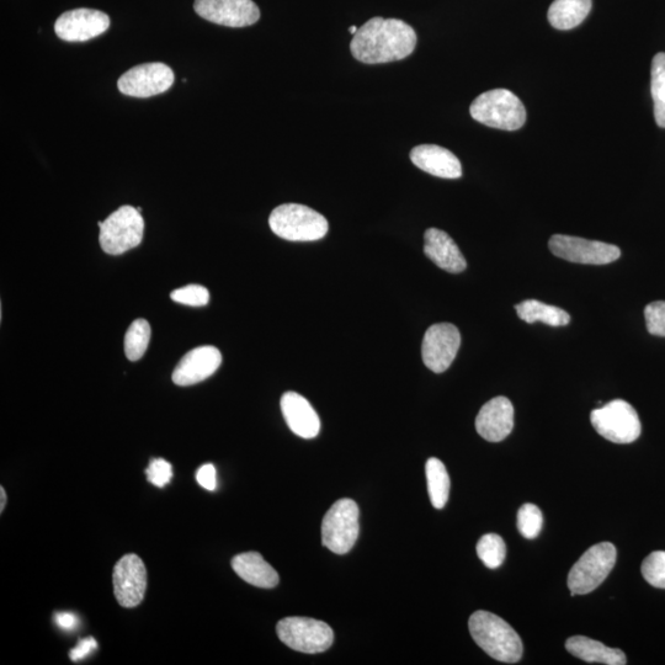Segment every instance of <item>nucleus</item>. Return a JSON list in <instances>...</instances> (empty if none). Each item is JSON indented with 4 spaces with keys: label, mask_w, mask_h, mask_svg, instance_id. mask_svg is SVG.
Listing matches in <instances>:
<instances>
[{
    "label": "nucleus",
    "mask_w": 665,
    "mask_h": 665,
    "mask_svg": "<svg viewBox=\"0 0 665 665\" xmlns=\"http://www.w3.org/2000/svg\"><path fill=\"white\" fill-rule=\"evenodd\" d=\"M651 92L654 117L659 127L665 129V53H657L652 61Z\"/></svg>",
    "instance_id": "obj_26"
},
{
    "label": "nucleus",
    "mask_w": 665,
    "mask_h": 665,
    "mask_svg": "<svg viewBox=\"0 0 665 665\" xmlns=\"http://www.w3.org/2000/svg\"><path fill=\"white\" fill-rule=\"evenodd\" d=\"M55 622L60 629L65 631H72L76 629L78 624L77 616L71 613H57L55 615Z\"/></svg>",
    "instance_id": "obj_36"
},
{
    "label": "nucleus",
    "mask_w": 665,
    "mask_h": 665,
    "mask_svg": "<svg viewBox=\"0 0 665 665\" xmlns=\"http://www.w3.org/2000/svg\"><path fill=\"white\" fill-rule=\"evenodd\" d=\"M514 407L507 397H496L484 404L476 418L477 433L484 440L499 443L512 433Z\"/></svg>",
    "instance_id": "obj_17"
},
{
    "label": "nucleus",
    "mask_w": 665,
    "mask_h": 665,
    "mask_svg": "<svg viewBox=\"0 0 665 665\" xmlns=\"http://www.w3.org/2000/svg\"><path fill=\"white\" fill-rule=\"evenodd\" d=\"M98 648L97 641L93 637L85 638L79 642V645L76 648H73L69 657H71L72 662H79L82 659L87 658L90 653L94 652Z\"/></svg>",
    "instance_id": "obj_35"
},
{
    "label": "nucleus",
    "mask_w": 665,
    "mask_h": 665,
    "mask_svg": "<svg viewBox=\"0 0 665 665\" xmlns=\"http://www.w3.org/2000/svg\"><path fill=\"white\" fill-rule=\"evenodd\" d=\"M151 340V326L146 319L132 322L125 337V353L127 359L137 361L145 355Z\"/></svg>",
    "instance_id": "obj_27"
},
{
    "label": "nucleus",
    "mask_w": 665,
    "mask_h": 665,
    "mask_svg": "<svg viewBox=\"0 0 665 665\" xmlns=\"http://www.w3.org/2000/svg\"><path fill=\"white\" fill-rule=\"evenodd\" d=\"M566 649L574 657L587 663L625 665L627 658L621 649L610 648L599 641L584 636L568 638Z\"/></svg>",
    "instance_id": "obj_22"
},
{
    "label": "nucleus",
    "mask_w": 665,
    "mask_h": 665,
    "mask_svg": "<svg viewBox=\"0 0 665 665\" xmlns=\"http://www.w3.org/2000/svg\"><path fill=\"white\" fill-rule=\"evenodd\" d=\"M616 557V547L610 542H600L590 547L568 574V588L572 597L594 592L613 571Z\"/></svg>",
    "instance_id": "obj_6"
},
{
    "label": "nucleus",
    "mask_w": 665,
    "mask_h": 665,
    "mask_svg": "<svg viewBox=\"0 0 665 665\" xmlns=\"http://www.w3.org/2000/svg\"><path fill=\"white\" fill-rule=\"evenodd\" d=\"M461 347V334L454 324L436 323L424 335L422 356L435 374L449 369Z\"/></svg>",
    "instance_id": "obj_12"
},
{
    "label": "nucleus",
    "mask_w": 665,
    "mask_h": 665,
    "mask_svg": "<svg viewBox=\"0 0 665 665\" xmlns=\"http://www.w3.org/2000/svg\"><path fill=\"white\" fill-rule=\"evenodd\" d=\"M544 525V516L535 504H524L518 513V529L520 534L528 540H534L540 535Z\"/></svg>",
    "instance_id": "obj_29"
},
{
    "label": "nucleus",
    "mask_w": 665,
    "mask_h": 665,
    "mask_svg": "<svg viewBox=\"0 0 665 665\" xmlns=\"http://www.w3.org/2000/svg\"><path fill=\"white\" fill-rule=\"evenodd\" d=\"M360 510L351 499H340L332 505L322 521V544L337 555L353 549L360 532Z\"/></svg>",
    "instance_id": "obj_7"
},
{
    "label": "nucleus",
    "mask_w": 665,
    "mask_h": 665,
    "mask_svg": "<svg viewBox=\"0 0 665 665\" xmlns=\"http://www.w3.org/2000/svg\"><path fill=\"white\" fill-rule=\"evenodd\" d=\"M428 491L435 509H443L450 496V477L446 467L439 459H429L425 465Z\"/></svg>",
    "instance_id": "obj_25"
},
{
    "label": "nucleus",
    "mask_w": 665,
    "mask_h": 665,
    "mask_svg": "<svg viewBox=\"0 0 665 665\" xmlns=\"http://www.w3.org/2000/svg\"><path fill=\"white\" fill-rule=\"evenodd\" d=\"M550 250L557 258L567 262L605 265L621 257V250L614 244L589 241V239L555 234L549 242Z\"/></svg>",
    "instance_id": "obj_10"
},
{
    "label": "nucleus",
    "mask_w": 665,
    "mask_h": 665,
    "mask_svg": "<svg viewBox=\"0 0 665 665\" xmlns=\"http://www.w3.org/2000/svg\"><path fill=\"white\" fill-rule=\"evenodd\" d=\"M598 434L615 444H631L640 438L642 427L636 409L629 402L615 399L590 413Z\"/></svg>",
    "instance_id": "obj_8"
},
{
    "label": "nucleus",
    "mask_w": 665,
    "mask_h": 665,
    "mask_svg": "<svg viewBox=\"0 0 665 665\" xmlns=\"http://www.w3.org/2000/svg\"><path fill=\"white\" fill-rule=\"evenodd\" d=\"M470 114L480 124L504 131L519 130L526 121L524 104L507 89L481 94L471 104Z\"/></svg>",
    "instance_id": "obj_4"
},
{
    "label": "nucleus",
    "mask_w": 665,
    "mask_h": 665,
    "mask_svg": "<svg viewBox=\"0 0 665 665\" xmlns=\"http://www.w3.org/2000/svg\"><path fill=\"white\" fill-rule=\"evenodd\" d=\"M170 299L185 306L202 307L209 303L210 292L204 286L191 284L174 290L170 294Z\"/></svg>",
    "instance_id": "obj_31"
},
{
    "label": "nucleus",
    "mask_w": 665,
    "mask_h": 665,
    "mask_svg": "<svg viewBox=\"0 0 665 665\" xmlns=\"http://www.w3.org/2000/svg\"><path fill=\"white\" fill-rule=\"evenodd\" d=\"M114 593L124 608L131 609L142 603L147 589L145 563L137 555H126L116 563L113 573Z\"/></svg>",
    "instance_id": "obj_14"
},
{
    "label": "nucleus",
    "mask_w": 665,
    "mask_h": 665,
    "mask_svg": "<svg viewBox=\"0 0 665 665\" xmlns=\"http://www.w3.org/2000/svg\"><path fill=\"white\" fill-rule=\"evenodd\" d=\"M424 253L440 269L451 274L462 273L467 268V262L448 233L429 228L424 234Z\"/></svg>",
    "instance_id": "obj_20"
},
{
    "label": "nucleus",
    "mask_w": 665,
    "mask_h": 665,
    "mask_svg": "<svg viewBox=\"0 0 665 665\" xmlns=\"http://www.w3.org/2000/svg\"><path fill=\"white\" fill-rule=\"evenodd\" d=\"M194 9L202 19L228 28H246L260 19L253 0H195Z\"/></svg>",
    "instance_id": "obj_13"
},
{
    "label": "nucleus",
    "mask_w": 665,
    "mask_h": 665,
    "mask_svg": "<svg viewBox=\"0 0 665 665\" xmlns=\"http://www.w3.org/2000/svg\"><path fill=\"white\" fill-rule=\"evenodd\" d=\"M417 34L411 25L398 19L372 18L359 28L350 42L351 55L365 65H381L411 56Z\"/></svg>",
    "instance_id": "obj_1"
},
{
    "label": "nucleus",
    "mask_w": 665,
    "mask_h": 665,
    "mask_svg": "<svg viewBox=\"0 0 665 665\" xmlns=\"http://www.w3.org/2000/svg\"><path fill=\"white\" fill-rule=\"evenodd\" d=\"M358 30H359L358 26H350L349 33L355 35L356 33H358Z\"/></svg>",
    "instance_id": "obj_38"
},
{
    "label": "nucleus",
    "mask_w": 665,
    "mask_h": 665,
    "mask_svg": "<svg viewBox=\"0 0 665 665\" xmlns=\"http://www.w3.org/2000/svg\"><path fill=\"white\" fill-rule=\"evenodd\" d=\"M414 166L434 177L443 179H459L462 177L460 159L444 147L436 145H420L411 151Z\"/></svg>",
    "instance_id": "obj_19"
},
{
    "label": "nucleus",
    "mask_w": 665,
    "mask_h": 665,
    "mask_svg": "<svg viewBox=\"0 0 665 665\" xmlns=\"http://www.w3.org/2000/svg\"><path fill=\"white\" fill-rule=\"evenodd\" d=\"M196 481L202 488L207 491L214 492L217 487L216 468L212 464H206L199 468L196 473Z\"/></svg>",
    "instance_id": "obj_34"
},
{
    "label": "nucleus",
    "mask_w": 665,
    "mask_h": 665,
    "mask_svg": "<svg viewBox=\"0 0 665 665\" xmlns=\"http://www.w3.org/2000/svg\"><path fill=\"white\" fill-rule=\"evenodd\" d=\"M643 578L654 588L665 589V551H654L642 563Z\"/></svg>",
    "instance_id": "obj_30"
},
{
    "label": "nucleus",
    "mask_w": 665,
    "mask_h": 665,
    "mask_svg": "<svg viewBox=\"0 0 665 665\" xmlns=\"http://www.w3.org/2000/svg\"><path fill=\"white\" fill-rule=\"evenodd\" d=\"M477 555L489 569H497L503 565L507 556V546L497 534H487L481 537L477 544Z\"/></svg>",
    "instance_id": "obj_28"
},
{
    "label": "nucleus",
    "mask_w": 665,
    "mask_h": 665,
    "mask_svg": "<svg viewBox=\"0 0 665 665\" xmlns=\"http://www.w3.org/2000/svg\"><path fill=\"white\" fill-rule=\"evenodd\" d=\"M269 226L276 236L291 242H313L326 237L327 218L300 204L276 207L269 217Z\"/></svg>",
    "instance_id": "obj_3"
},
{
    "label": "nucleus",
    "mask_w": 665,
    "mask_h": 665,
    "mask_svg": "<svg viewBox=\"0 0 665 665\" xmlns=\"http://www.w3.org/2000/svg\"><path fill=\"white\" fill-rule=\"evenodd\" d=\"M0 512H4L5 505H7V493H5V489L2 487L0 488Z\"/></svg>",
    "instance_id": "obj_37"
},
{
    "label": "nucleus",
    "mask_w": 665,
    "mask_h": 665,
    "mask_svg": "<svg viewBox=\"0 0 665 665\" xmlns=\"http://www.w3.org/2000/svg\"><path fill=\"white\" fill-rule=\"evenodd\" d=\"M592 10V0H555L549 9V21L557 30H571L581 25Z\"/></svg>",
    "instance_id": "obj_23"
},
{
    "label": "nucleus",
    "mask_w": 665,
    "mask_h": 665,
    "mask_svg": "<svg viewBox=\"0 0 665 665\" xmlns=\"http://www.w3.org/2000/svg\"><path fill=\"white\" fill-rule=\"evenodd\" d=\"M221 364V351L211 345L190 350L175 367L173 382L183 387L196 385L214 375Z\"/></svg>",
    "instance_id": "obj_16"
},
{
    "label": "nucleus",
    "mask_w": 665,
    "mask_h": 665,
    "mask_svg": "<svg viewBox=\"0 0 665 665\" xmlns=\"http://www.w3.org/2000/svg\"><path fill=\"white\" fill-rule=\"evenodd\" d=\"M515 310L521 321L530 324L541 322L551 327H563L571 322V316L562 308L537 300L520 302L515 306Z\"/></svg>",
    "instance_id": "obj_24"
},
{
    "label": "nucleus",
    "mask_w": 665,
    "mask_h": 665,
    "mask_svg": "<svg viewBox=\"0 0 665 665\" xmlns=\"http://www.w3.org/2000/svg\"><path fill=\"white\" fill-rule=\"evenodd\" d=\"M101 249L110 255H120L140 246L145 233V220L135 207H120L104 222H99Z\"/></svg>",
    "instance_id": "obj_5"
},
{
    "label": "nucleus",
    "mask_w": 665,
    "mask_h": 665,
    "mask_svg": "<svg viewBox=\"0 0 665 665\" xmlns=\"http://www.w3.org/2000/svg\"><path fill=\"white\" fill-rule=\"evenodd\" d=\"M468 627L477 645L496 661L514 664L523 657L520 636L502 617L484 610L476 611L470 617Z\"/></svg>",
    "instance_id": "obj_2"
},
{
    "label": "nucleus",
    "mask_w": 665,
    "mask_h": 665,
    "mask_svg": "<svg viewBox=\"0 0 665 665\" xmlns=\"http://www.w3.org/2000/svg\"><path fill=\"white\" fill-rule=\"evenodd\" d=\"M647 331L657 337H665V301L649 303L645 308Z\"/></svg>",
    "instance_id": "obj_32"
},
{
    "label": "nucleus",
    "mask_w": 665,
    "mask_h": 665,
    "mask_svg": "<svg viewBox=\"0 0 665 665\" xmlns=\"http://www.w3.org/2000/svg\"><path fill=\"white\" fill-rule=\"evenodd\" d=\"M147 480L158 488L166 487L172 481L173 468L168 461L153 459L146 470Z\"/></svg>",
    "instance_id": "obj_33"
},
{
    "label": "nucleus",
    "mask_w": 665,
    "mask_h": 665,
    "mask_svg": "<svg viewBox=\"0 0 665 665\" xmlns=\"http://www.w3.org/2000/svg\"><path fill=\"white\" fill-rule=\"evenodd\" d=\"M276 632L287 647L307 654L326 652L334 641L331 626L308 617H286L279 621Z\"/></svg>",
    "instance_id": "obj_9"
},
{
    "label": "nucleus",
    "mask_w": 665,
    "mask_h": 665,
    "mask_svg": "<svg viewBox=\"0 0 665 665\" xmlns=\"http://www.w3.org/2000/svg\"><path fill=\"white\" fill-rule=\"evenodd\" d=\"M233 571L244 582L263 589H273L279 584L278 572L258 552H246L232 560Z\"/></svg>",
    "instance_id": "obj_21"
},
{
    "label": "nucleus",
    "mask_w": 665,
    "mask_h": 665,
    "mask_svg": "<svg viewBox=\"0 0 665 665\" xmlns=\"http://www.w3.org/2000/svg\"><path fill=\"white\" fill-rule=\"evenodd\" d=\"M281 411L287 427L300 438L313 439L319 434L321 419L311 403L299 393L286 392L281 397Z\"/></svg>",
    "instance_id": "obj_18"
},
{
    "label": "nucleus",
    "mask_w": 665,
    "mask_h": 665,
    "mask_svg": "<svg viewBox=\"0 0 665 665\" xmlns=\"http://www.w3.org/2000/svg\"><path fill=\"white\" fill-rule=\"evenodd\" d=\"M173 69L164 63H145L122 74L117 88L133 98H150L166 93L173 87Z\"/></svg>",
    "instance_id": "obj_11"
},
{
    "label": "nucleus",
    "mask_w": 665,
    "mask_h": 665,
    "mask_svg": "<svg viewBox=\"0 0 665 665\" xmlns=\"http://www.w3.org/2000/svg\"><path fill=\"white\" fill-rule=\"evenodd\" d=\"M110 18L94 9H76L63 13L55 24L56 35L67 42H84L103 35Z\"/></svg>",
    "instance_id": "obj_15"
}]
</instances>
